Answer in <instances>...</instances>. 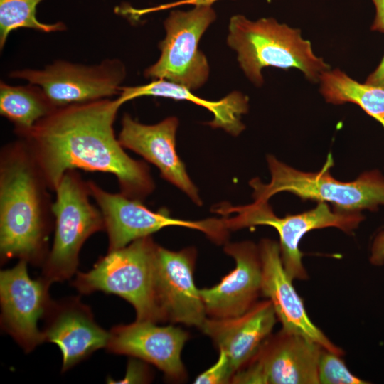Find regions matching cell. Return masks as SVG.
Segmentation results:
<instances>
[{"label":"cell","mask_w":384,"mask_h":384,"mask_svg":"<svg viewBox=\"0 0 384 384\" xmlns=\"http://www.w3.org/2000/svg\"><path fill=\"white\" fill-rule=\"evenodd\" d=\"M122 105L105 98L57 107L20 134L48 188L55 191L66 172L82 169L114 175L131 198L142 201L153 191L147 165L131 158L115 137Z\"/></svg>","instance_id":"cell-1"},{"label":"cell","mask_w":384,"mask_h":384,"mask_svg":"<svg viewBox=\"0 0 384 384\" xmlns=\"http://www.w3.org/2000/svg\"><path fill=\"white\" fill-rule=\"evenodd\" d=\"M48 186L21 140L3 149L0 162V250L4 260L16 257L44 262L50 232Z\"/></svg>","instance_id":"cell-2"},{"label":"cell","mask_w":384,"mask_h":384,"mask_svg":"<svg viewBox=\"0 0 384 384\" xmlns=\"http://www.w3.org/2000/svg\"><path fill=\"white\" fill-rule=\"evenodd\" d=\"M227 42L238 54L246 76L257 86L263 83L262 69L272 66L296 68L311 81L319 80L329 65L316 56L311 43L299 29L278 23L274 18L252 21L241 14L229 22Z\"/></svg>","instance_id":"cell-3"},{"label":"cell","mask_w":384,"mask_h":384,"mask_svg":"<svg viewBox=\"0 0 384 384\" xmlns=\"http://www.w3.org/2000/svg\"><path fill=\"white\" fill-rule=\"evenodd\" d=\"M267 160L270 181H250L255 201H268L276 193L289 192L304 200L331 203L341 212L375 210L384 205V176L378 171L365 172L352 181H341L330 174L334 164L331 154L318 172L299 171L272 155Z\"/></svg>","instance_id":"cell-4"},{"label":"cell","mask_w":384,"mask_h":384,"mask_svg":"<svg viewBox=\"0 0 384 384\" xmlns=\"http://www.w3.org/2000/svg\"><path fill=\"white\" fill-rule=\"evenodd\" d=\"M157 247L147 236L108 251L72 284L82 294L102 291L121 297L133 306L138 321H164L155 285Z\"/></svg>","instance_id":"cell-5"},{"label":"cell","mask_w":384,"mask_h":384,"mask_svg":"<svg viewBox=\"0 0 384 384\" xmlns=\"http://www.w3.org/2000/svg\"><path fill=\"white\" fill-rule=\"evenodd\" d=\"M214 211L223 215L228 230L256 225L274 228L279 234L280 256L284 268L292 279L306 280L307 272L303 265L304 254L299 245L307 233L324 228H337L351 233L364 217L360 212H341L332 210L327 203L319 202L313 209L296 215L278 217L268 201H257L238 206L219 204Z\"/></svg>","instance_id":"cell-6"},{"label":"cell","mask_w":384,"mask_h":384,"mask_svg":"<svg viewBox=\"0 0 384 384\" xmlns=\"http://www.w3.org/2000/svg\"><path fill=\"white\" fill-rule=\"evenodd\" d=\"M55 191L56 199L51 205L55 220L54 240L42 273L50 284L75 273L82 245L90 235L105 229L101 211L89 200L87 183L74 171L65 174Z\"/></svg>","instance_id":"cell-7"},{"label":"cell","mask_w":384,"mask_h":384,"mask_svg":"<svg viewBox=\"0 0 384 384\" xmlns=\"http://www.w3.org/2000/svg\"><path fill=\"white\" fill-rule=\"evenodd\" d=\"M215 18V11L208 4H196L188 11H172L164 21L166 35L159 44L160 58L145 70L144 76L166 80L191 91L203 86L209 65L198 43Z\"/></svg>","instance_id":"cell-8"},{"label":"cell","mask_w":384,"mask_h":384,"mask_svg":"<svg viewBox=\"0 0 384 384\" xmlns=\"http://www.w3.org/2000/svg\"><path fill=\"white\" fill-rule=\"evenodd\" d=\"M90 196L100 208L109 238V251L122 248L132 242L169 226H180L203 233L215 243H223L228 229L223 218L191 221L174 218L166 209L154 212L140 200L123 193L105 191L92 181L87 182Z\"/></svg>","instance_id":"cell-9"},{"label":"cell","mask_w":384,"mask_h":384,"mask_svg":"<svg viewBox=\"0 0 384 384\" xmlns=\"http://www.w3.org/2000/svg\"><path fill=\"white\" fill-rule=\"evenodd\" d=\"M322 347L281 329L270 334L233 375L237 384H319L318 363Z\"/></svg>","instance_id":"cell-10"},{"label":"cell","mask_w":384,"mask_h":384,"mask_svg":"<svg viewBox=\"0 0 384 384\" xmlns=\"http://www.w3.org/2000/svg\"><path fill=\"white\" fill-rule=\"evenodd\" d=\"M9 77L40 87L55 107L107 98L119 93L125 68L117 59L85 65L57 60L42 70L11 71Z\"/></svg>","instance_id":"cell-11"},{"label":"cell","mask_w":384,"mask_h":384,"mask_svg":"<svg viewBox=\"0 0 384 384\" xmlns=\"http://www.w3.org/2000/svg\"><path fill=\"white\" fill-rule=\"evenodd\" d=\"M27 262L20 260L10 269L1 271V324L23 350L28 353L45 341L38 320L46 316L53 301L50 283L43 277L31 279Z\"/></svg>","instance_id":"cell-12"},{"label":"cell","mask_w":384,"mask_h":384,"mask_svg":"<svg viewBox=\"0 0 384 384\" xmlns=\"http://www.w3.org/2000/svg\"><path fill=\"white\" fill-rule=\"evenodd\" d=\"M196 250L188 247L171 251L157 247L155 285L164 321L201 327L207 318L193 272Z\"/></svg>","instance_id":"cell-13"},{"label":"cell","mask_w":384,"mask_h":384,"mask_svg":"<svg viewBox=\"0 0 384 384\" xmlns=\"http://www.w3.org/2000/svg\"><path fill=\"white\" fill-rule=\"evenodd\" d=\"M262 267L261 294L274 308L282 329L302 335L340 356L341 348L335 345L310 319L303 300L287 274L280 256L279 244L263 239L258 245Z\"/></svg>","instance_id":"cell-14"},{"label":"cell","mask_w":384,"mask_h":384,"mask_svg":"<svg viewBox=\"0 0 384 384\" xmlns=\"http://www.w3.org/2000/svg\"><path fill=\"white\" fill-rule=\"evenodd\" d=\"M188 337V334L179 327L160 326L155 322L136 320L114 327L107 348L114 353L149 362L169 378L182 380L186 374L181 351Z\"/></svg>","instance_id":"cell-15"},{"label":"cell","mask_w":384,"mask_h":384,"mask_svg":"<svg viewBox=\"0 0 384 384\" xmlns=\"http://www.w3.org/2000/svg\"><path fill=\"white\" fill-rule=\"evenodd\" d=\"M224 251L234 259L235 268L216 285L200 289L206 315L212 318L240 316L258 302L261 294L258 245L250 241L226 243Z\"/></svg>","instance_id":"cell-16"},{"label":"cell","mask_w":384,"mask_h":384,"mask_svg":"<svg viewBox=\"0 0 384 384\" xmlns=\"http://www.w3.org/2000/svg\"><path fill=\"white\" fill-rule=\"evenodd\" d=\"M178 120L167 117L151 125L142 124L126 114L122 120L119 141L124 148L134 151L156 166L161 176L183 193L196 205L202 201L183 161L176 150Z\"/></svg>","instance_id":"cell-17"},{"label":"cell","mask_w":384,"mask_h":384,"mask_svg":"<svg viewBox=\"0 0 384 384\" xmlns=\"http://www.w3.org/2000/svg\"><path fill=\"white\" fill-rule=\"evenodd\" d=\"M45 317L47 322L43 331L44 340L55 343L60 348L63 371L107 346L110 332L95 322L89 306L78 297L53 302Z\"/></svg>","instance_id":"cell-18"},{"label":"cell","mask_w":384,"mask_h":384,"mask_svg":"<svg viewBox=\"0 0 384 384\" xmlns=\"http://www.w3.org/2000/svg\"><path fill=\"white\" fill-rule=\"evenodd\" d=\"M277 318L271 302H257L245 313L228 318H206L200 329L228 358L233 375L272 334Z\"/></svg>","instance_id":"cell-19"},{"label":"cell","mask_w":384,"mask_h":384,"mask_svg":"<svg viewBox=\"0 0 384 384\" xmlns=\"http://www.w3.org/2000/svg\"><path fill=\"white\" fill-rule=\"evenodd\" d=\"M142 96H154L176 100H188L204 107L213 114V119L208 124L215 128H222L232 135H238L245 126L241 122L242 114L248 110L247 97L234 92L218 101H209L198 97L186 87L164 80H154L151 82L134 87H120L118 99L124 104L127 101Z\"/></svg>","instance_id":"cell-20"},{"label":"cell","mask_w":384,"mask_h":384,"mask_svg":"<svg viewBox=\"0 0 384 384\" xmlns=\"http://www.w3.org/2000/svg\"><path fill=\"white\" fill-rule=\"evenodd\" d=\"M55 108L38 85L0 83V113L14 124L18 135L30 130Z\"/></svg>","instance_id":"cell-21"},{"label":"cell","mask_w":384,"mask_h":384,"mask_svg":"<svg viewBox=\"0 0 384 384\" xmlns=\"http://www.w3.org/2000/svg\"><path fill=\"white\" fill-rule=\"evenodd\" d=\"M319 80L321 94L327 102L355 103L384 129V87L360 83L339 70L324 72Z\"/></svg>","instance_id":"cell-22"},{"label":"cell","mask_w":384,"mask_h":384,"mask_svg":"<svg viewBox=\"0 0 384 384\" xmlns=\"http://www.w3.org/2000/svg\"><path fill=\"white\" fill-rule=\"evenodd\" d=\"M43 0H0V48L2 49L10 33L21 28L44 33L66 29L62 22L44 23L36 18V8Z\"/></svg>","instance_id":"cell-23"},{"label":"cell","mask_w":384,"mask_h":384,"mask_svg":"<svg viewBox=\"0 0 384 384\" xmlns=\"http://www.w3.org/2000/svg\"><path fill=\"white\" fill-rule=\"evenodd\" d=\"M341 356L322 348L318 363L319 384L369 383L351 373Z\"/></svg>","instance_id":"cell-24"},{"label":"cell","mask_w":384,"mask_h":384,"mask_svg":"<svg viewBox=\"0 0 384 384\" xmlns=\"http://www.w3.org/2000/svg\"><path fill=\"white\" fill-rule=\"evenodd\" d=\"M219 355L216 362L209 368L199 374L194 380L196 384L230 383L232 373L226 353L218 350Z\"/></svg>","instance_id":"cell-25"},{"label":"cell","mask_w":384,"mask_h":384,"mask_svg":"<svg viewBox=\"0 0 384 384\" xmlns=\"http://www.w3.org/2000/svg\"><path fill=\"white\" fill-rule=\"evenodd\" d=\"M146 377L147 373L145 367L132 361L129 363L127 372L124 378L115 383H143V381L146 380Z\"/></svg>","instance_id":"cell-26"},{"label":"cell","mask_w":384,"mask_h":384,"mask_svg":"<svg viewBox=\"0 0 384 384\" xmlns=\"http://www.w3.org/2000/svg\"><path fill=\"white\" fill-rule=\"evenodd\" d=\"M370 262L375 266L384 265V230L379 232L373 239Z\"/></svg>","instance_id":"cell-27"},{"label":"cell","mask_w":384,"mask_h":384,"mask_svg":"<svg viewBox=\"0 0 384 384\" xmlns=\"http://www.w3.org/2000/svg\"><path fill=\"white\" fill-rule=\"evenodd\" d=\"M376 14L371 29L384 33V0H372Z\"/></svg>","instance_id":"cell-28"},{"label":"cell","mask_w":384,"mask_h":384,"mask_svg":"<svg viewBox=\"0 0 384 384\" xmlns=\"http://www.w3.org/2000/svg\"><path fill=\"white\" fill-rule=\"evenodd\" d=\"M366 83L384 87V57L378 68L367 78Z\"/></svg>","instance_id":"cell-29"},{"label":"cell","mask_w":384,"mask_h":384,"mask_svg":"<svg viewBox=\"0 0 384 384\" xmlns=\"http://www.w3.org/2000/svg\"><path fill=\"white\" fill-rule=\"evenodd\" d=\"M215 1H217V0H214Z\"/></svg>","instance_id":"cell-30"}]
</instances>
